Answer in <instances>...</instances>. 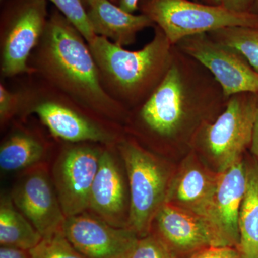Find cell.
<instances>
[{"label": "cell", "mask_w": 258, "mask_h": 258, "mask_svg": "<svg viewBox=\"0 0 258 258\" xmlns=\"http://www.w3.org/2000/svg\"><path fill=\"white\" fill-rule=\"evenodd\" d=\"M139 10L165 34L172 45L185 37L226 27L258 28V14L237 13L222 5L191 0H140Z\"/></svg>", "instance_id": "8992f818"}, {"label": "cell", "mask_w": 258, "mask_h": 258, "mask_svg": "<svg viewBox=\"0 0 258 258\" xmlns=\"http://www.w3.org/2000/svg\"><path fill=\"white\" fill-rule=\"evenodd\" d=\"M246 185L245 161L242 159L227 170L218 173L208 224L221 246L238 247L239 216Z\"/></svg>", "instance_id": "5bb4252c"}, {"label": "cell", "mask_w": 258, "mask_h": 258, "mask_svg": "<svg viewBox=\"0 0 258 258\" xmlns=\"http://www.w3.org/2000/svg\"><path fill=\"white\" fill-rule=\"evenodd\" d=\"M258 106V93H241L228 98L225 110L202 129L198 137L215 161L217 172L242 159L250 147Z\"/></svg>", "instance_id": "52a82bcc"}, {"label": "cell", "mask_w": 258, "mask_h": 258, "mask_svg": "<svg viewBox=\"0 0 258 258\" xmlns=\"http://www.w3.org/2000/svg\"><path fill=\"white\" fill-rule=\"evenodd\" d=\"M189 258H242L237 247L230 246L210 247L195 252Z\"/></svg>", "instance_id": "484cf974"}, {"label": "cell", "mask_w": 258, "mask_h": 258, "mask_svg": "<svg viewBox=\"0 0 258 258\" xmlns=\"http://www.w3.org/2000/svg\"><path fill=\"white\" fill-rule=\"evenodd\" d=\"M141 50L131 51L98 36L88 44L106 92L127 109L143 104L165 78L175 45L159 27Z\"/></svg>", "instance_id": "3957f363"}, {"label": "cell", "mask_w": 258, "mask_h": 258, "mask_svg": "<svg viewBox=\"0 0 258 258\" xmlns=\"http://www.w3.org/2000/svg\"><path fill=\"white\" fill-rule=\"evenodd\" d=\"M217 180L218 173L208 171L196 161H188L171 180L165 203L182 209L208 224Z\"/></svg>", "instance_id": "2e32d148"}, {"label": "cell", "mask_w": 258, "mask_h": 258, "mask_svg": "<svg viewBox=\"0 0 258 258\" xmlns=\"http://www.w3.org/2000/svg\"><path fill=\"white\" fill-rule=\"evenodd\" d=\"M252 13L258 14V0H254L253 9H252Z\"/></svg>", "instance_id": "d6a6232c"}, {"label": "cell", "mask_w": 258, "mask_h": 258, "mask_svg": "<svg viewBox=\"0 0 258 258\" xmlns=\"http://www.w3.org/2000/svg\"><path fill=\"white\" fill-rule=\"evenodd\" d=\"M10 196L17 208L42 237L62 230L66 217L52 182L48 163L19 174Z\"/></svg>", "instance_id": "8fae6325"}, {"label": "cell", "mask_w": 258, "mask_h": 258, "mask_svg": "<svg viewBox=\"0 0 258 258\" xmlns=\"http://www.w3.org/2000/svg\"><path fill=\"white\" fill-rule=\"evenodd\" d=\"M95 0H81L82 2L83 5H84L85 8L91 4V3H93ZM110 1L112 2V3H114V4H117V0H110Z\"/></svg>", "instance_id": "1f68e13d"}, {"label": "cell", "mask_w": 258, "mask_h": 258, "mask_svg": "<svg viewBox=\"0 0 258 258\" xmlns=\"http://www.w3.org/2000/svg\"><path fill=\"white\" fill-rule=\"evenodd\" d=\"M128 258H175L172 250L160 237L151 232L139 237Z\"/></svg>", "instance_id": "cb8c5ba5"}, {"label": "cell", "mask_w": 258, "mask_h": 258, "mask_svg": "<svg viewBox=\"0 0 258 258\" xmlns=\"http://www.w3.org/2000/svg\"><path fill=\"white\" fill-rule=\"evenodd\" d=\"M254 0H222L224 8L237 13H252Z\"/></svg>", "instance_id": "4316f807"}, {"label": "cell", "mask_w": 258, "mask_h": 258, "mask_svg": "<svg viewBox=\"0 0 258 258\" xmlns=\"http://www.w3.org/2000/svg\"><path fill=\"white\" fill-rule=\"evenodd\" d=\"M86 10L95 35L123 47L134 43L139 32L155 27L145 15L127 13L110 0H95Z\"/></svg>", "instance_id": "e0dca14e"}, {"label": "cell", "mask_w": 258, "mask_h": 258, "mask_svg": "<svg viewBox=\"0 0 258 258\" xmlns=\"http://www.w3.org/2000/svg\"><path fill=\"white\" fill-rule=\"evenodd\" d=\"M226 98L211 73L175 45L170 69L143 104L134 108V133L171 141L191 128L200 130L225 110Z\"/></svg>", "instance_id": "6da1fadb"}, {"label": "cell", "mask_w": 258, "mask_h": 258, "mask_svg": "<svg viewBox=\"0 0 258 258\" xmlns=\"http://www.w3.org/2000/svg\"><path fill=\"white\" fill-rule=\"evenodd\" d=\"M176 46L211 73L227 98L241 93H258V74L230 47L208 33L185 37Z\"/></svg>", "instance_id": "30bf717a"}, {"label": "cell", "mask_w": 258, "mask_h": 258, "mask_svg": "<svg viewBox=\"0 0 258 258\" xmlns=\"http://www.w3.org/2000/svg\"><path fill=\"white\" fill-rule=\"evenodd\" d=\"M23 94L22 112L35 113L54 138L69 144L112 146L124 136L119 124L102 118L47 82Z\"/></svg>", "instance_id": "277c9868"}, {"label": "cell", "mask_w": 258, "mask_h": 258, "mask_svg": "<svg viewBox=\"0 0 258 258\" xmlns=\"http://www.w3.org/2000/svg\"><path fill=\"white\" fill-rule=\"evenodd\" d=\"M0 258H32L30 249L18 248L10 246H1Z\"/></svg>", "instance_id": "83f0119b"}, {"label": "cell", "mask_w": 258, "mask_h": 258, "mask_svg": "<svg viewBox=\"0 0 258 258\" xmlns=\"http://www.w3.org/2000/svg\"><path fill=\"white\" fill-rule=\"evenodd\" d=\"M139 1L140 0H117L116 5L127 13L134 14L139 10Z\"/></svg>", "instance_id": "f1b7e54d"}, {"label": "cell", "mask_w": 258, "mask_h": 258, "mask_svg": "<svg viewBox=\"0 0 258 258\" xmlns=\"http://www.w3.org/2000/svg\"><path fill=\"white\" fill-rule=\"evenodd\" d=\"M62 231L85 258H128L139 238L131 229L109 225L88 211L66 217Z\"/></svg>", "instance_id": "4fadbf2b"}, {"label": "cell", "mask_w": 258, "mask_h": 258, "mask_svg": "<svg viewBox=\"0 0 258 258\" xmlns=\"http://www.w3.org/2000/svg\"><path fill=\"white\" fill-rule=\"evenodd\" d=\"M30 251L32 258H85L68 240L62 230L42 237Z\"/></svg>", "instance_id": "7402d4cb"}, {"label": "cell", "mask_w": 258, "mask_h": 258, "mask_svg": "<svg viewBox=\"0 0 258 258\" xmlns=\"http://www.w3.org/2000/svg\"><path fill=\"white\" fill-rule=\"evenodd\" d=\"M87 211L114 227L128 228L130 192L124 164L116 146H104Z\"/></svg>", "instance_id": "7c38bea8"}, {"label": "cell", "mask_w": 258, "mask_h": 258, "mask_svg": "<svg viewBox=\"0 0 258 258\" xmlns=\"http://www.w3.org/2000/svg\"><path fill=\"white\" fill-rule=\"evenodd\" d=\"M55 5L57 10L66 17L79 30L88 43L96 35L88 20L86 8L81 0H46Z\"/></svg>", "instance_id": "603a6c76"}, {"label": "cell", "mask_w": 258, "mask_h": 258, "mask_svg": "<svg viewBox=\"0 0 258 258\" xmlns=\"http://www.w3.org/2000/svg\"><path fill=\"white\" fill-rule=\"evenodd\" d=\"M154 225L157 228L156 235L171 250L195 253L208 247L221 246L203 219L169 203H164L161 206Z\"/></svg>", "instance_id": "9a60e30c"}, {"label": "cell", "mask_w": 258, "mask_h": 258, "mask_svg": "<svg viewBox=\"0 0 258 258\" xmlns=\"http://www.w3.org/2000/svg\"><path fill=\"white\" fill-rule=\"evenodd\" d=\"M103 147L94 143H68L52 162L51 177L66 217L87 211Z\"/></svg>", "instance_id": "9c48e42d"}, {"label": "cell", "mask_w": 258, "mask_h": 258, "mask_svg": "<svg viewBox=\"0 0 258 258\" xmlns=\"http://www.w3.org/2000/svg\"><path fill=\"white\" fill-rule=\"evenodd\" d=\"M46 0H12L1 18V73L4 77L32 74V51L41 40L47 20Z\"/></svg>", "instance_id": "ba28073f"}, {"label": "cell", "mask_w": 258, "mask_h": 258, "mask_svg": "<svg viewBox=\"0 0 258 258\" xmlns=\"http://www.w3.org/2000/svg\"><path fill=\"white\" fill-rule=\"evenodd\" d=\"M115 146L128 178V228L139 237H145L152 232L156 215L165 203L169 171L164 163L137 139L123 136Z\"/></svg>", "instance_id": "5b68a950"}, {"label": "cell", "mask_w": 258, "mask_h": 258, "mask_svg": "<svg viewBox=\"0 0 258 258\" xmlns=\"http://www.w3.org/2000/svg\"><path fill=\"white\" fill-rule=\"evenodd\" d=\"M50 147L36 132L18 128L0 146V169L4 173H20L47 163Z\"/></svg>", "instance_id": "ac0fdd59"}, {"label": "cell", "mask_w": 258, "mask_h": 258, "mask_svg": "<svg viewBox=\"0 0 258 258\" xmlns=\"http://www.w3.org/2000/svg\"><path fill=\"white\" fill-rule=\"evenodd\" d=\"M195 1L203 3V4L215 5V6L222 5V0H195Z\"/></svg>", "instance_id": "4dcf8cb0"}, {"label": "cell", "mask_w": 258, "mask_h": 258, "mask_svg": "<svg viewBox=\"0 0 258 258\" xmlns=\"http://www.w3.org/2000/svg\"><path fill=\"white\" fill-rule=\"evenodd\" d=\"M23 106V93H14L0 85V122L3 126L15 115L22 112Z\"/></svg>", "instance_id": "d4e9b609"}, {"label": "cell", "mask_w": 258, "mask_h": 258, "mask_svg": "<svg viewBox=\"0 0 258 258\" xmlns=\"http://www.w3.org/2000/svg\"><path fill=\"white\" fill-rule=\"evenodd\" d=\"M33 60L45 82L90 111L118 124L128 120V109L103 88L88 42L59 10L49 17Z\"/></svg>", "instance_id": "7a4b0ae2"}, {"label": "cell", "mask_w": 258, "mask_h": 258, "mask_svg": "<svg viewBox=\"0 0 258 258\" xmlns=\"http://www.w3.org/2000/svg\"><path fill=\"white\" fill-rule=\"evenodd\" d=\"M249 148H250L251 152L255 157V160L258 163V106L257 115H256L255 122H254L253 133H252V142H251Z\"/></svg>", "instance_id": "f546056e"}, {"label": "cell", "mask_w": 258, "mask_h": 258, "mask_svg": "<svg viewBox=\"0 0 258 258\" xmlns=\"http://www.w3.org/2000/svg\"><path fill=\"white\" fill-rule=\"evenodd\" d=\"M42 236L15 206L11 196L2 195L0 202V244L31 249Z\"/></svg>", "instance_id": "ffe728a7"}, {"label": "cell", "mask_w": 258, "mask_h": 258, "mask_svg": "<svg viewBox=\"0 0 258 258\" xmlns=\"http://www.w3.org/2000/svg\"><path fill=\"white\" fill-rule=\"evenodd\" d=\"M247 185L240 210V242L242 258H258V163L245 161Z\"/></svg>", "instance_id": "d6986e66"}, {"label": "cell", "mask_w": 258, "mask_h": 258, "mask_svg": "<svg viewBox=\"0 0 258 258\" xmlns=\"http://www.w3.org/2000/svg\"><path fill=\"white\" fill-rule=\"evenodd\" d=\"M208 34L215 41L240 54L258 74V28L226 27Z\"/></svg>", "instance_id": "44dd1931"}]
</instances>
